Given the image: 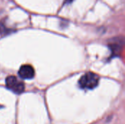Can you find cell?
Masks as SVG:
<instances>
[{"instance_id":"cell-1","label":"cell","mask_w":125,"mask_h":124,"mask_svg":"<svg viewBox=\"0 0 125 124\" xmlns=\"http://www.w3.org/2000/svg\"><path fill=\"white\" fill-rule=\"evenodd\" d=\"M100 81V77L97 75L93 72H87L83 75L79 80V86L83 89H94Z\"/></svg>"},{"instance_id":"cell-2","label":"cell","mask_w":125,"mask_h":124,"mask_svg":"<svg viewBox=\"0 0 125 124\" xmlns=\"http://www.w3.org/2000/svg\"><path fill=\"white\" fill-rule=\"evenodd\" d=\"M6 86L8 89L14 92L15 94H20L23 92L25 86L24 84L19 81L15 76H10L6 78Z\"/></svg>"},{"instance_id":"cell-3","label":"cell","mask_w":125,"mask_h":124,"mask_svg":"<svg viewBox=\"0 0 125 124\" xmlns=\"http://www.w3.org/2000/svg\"><path fill=\"white\" fill-rule=\"evenodd\" d=\"M18 75L23 79L30 80L34 76V69L30 65H23L19 69Z\"/></svg>"},{"instance_id":"cell-4","label":"cell","mask_w":125,"mask_h":124,"mask_svg":"<svg viewBox=\"0 0 125 124\" xmlns=\"http://www.w3.org/2000/svg\"><path fill=\"white\" fill-rule=\"evenodd\" d=\"M65 1V3H67V4H70V3H72L74 0H64Z\"/></svg>"}]
</instances>
